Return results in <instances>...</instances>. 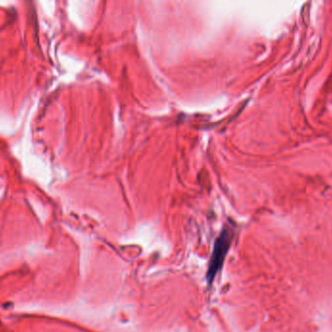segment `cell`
<instances>
[{"label": "cell", "mask_w": 332, "mask_h": 332, "mask_svg": "<svg viewBox=\"0 0 332 332\" xmlns=\"http://www.w3.org/2000/svg\"><path fill=\"white\" fill-rule=\"evenodd\" d=\"M231 241H232V233L230 232V229L224 228L214 245L211 262L207 272V281L209 283H212L215 277L220 272Z\"/></svg>", "instance_id": "cell-1"}]
</instances>
